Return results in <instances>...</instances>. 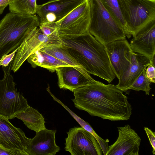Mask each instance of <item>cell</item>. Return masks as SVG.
<instances>
[{
	"instance_id": "obj_1",
	"label": "cell",
	"mask_w": 155,
	"mask_h": 155,
	"mask_svg": "<svg viewBox=\"0 0 155 155\" xmlns=\"http://www.w3.org/2000/svg\"><path fill=\"white\" fill-rule=\"evenodd\" d=\"M75 107L92 116L112 121L127 120L132 114L128 97L116 85L99 81L74 90Z\"/></svg>"
},
{
	"instance_id": "obj_2",
	"label": "cell",
	"mask_w": 155,
	"mask_h": 155,
	"mask_svg": "<svg viewBox=\"0 0 155 155\" xmlns=\"http://www.w3.org/2000/svg\"><path fill=\"white\" fill-rule=\"evenodd\" d=\"M61 47L87 73L112 82L116 76L105 46L89 32L76 36H59Z\"/></svg>"
},
{
	"instance_id": "obj_3",
	"label": "cell",
	"mask_w": 155,
	"mask_h": 155,
	"mask_svg": "<svg viewBox=\"0 0 155 155\" xmlns=\"http://www.w3.org/2000/svg\"><path fill=\"white\" fill-rule=\"evenodd\" d=\"M40 23L35 15L10 12L0 21V60L4 55L17 49Z\"/></svg>"
},
{
	"instance_id": "obj_4",
	"label": "cell",
	"mask_w": 155,
	"mask_h": 155,
	"mask_svg": "<svg viewBox=\"0 0 155 155\" xmlns=\"http://www.w3.org/2000/svg\"><path fill=\"white\" fill-rule=\"evenodd\" d=\"M91 20L89 32L104 46L116 40L126 39L124 28L114 19L100 0H89Z\"/></svg>"
},
{
	"instance_id": "obj_5",
	"label": "cell",
	"mask_w": 155,
	"mask_h": 155,
	"mask_svg": "<svg viewBox=\"0 0 155 155\" xmlns=\"http://www.w3.org/2000/svg\"><path fill=\"white\" fill-rule=\"evenodd\" d=\"M130 38L150 21L155 19V0H118Z\"/></svg>"
},
{
	"instance_id": "obj_6",
	"label": "cell",
	"mask_w": 155,
	"mask_h": 155,
	"mask_svg": "<svg viewBox=\"0 0 155 155\" xmlns=\"http://www.w3.org/2000/svg\"><path fill=\"white\" fill-rule=\"evenodd\" d=\"M13 60L7 67L2 66L4 77L0 80V115L9 120L29 106L26 99L15 88L16 84L11 74Z\"/></svg>"
},
{
	"instance_id": "obj_7",
	"label": "cell",
	"mask_w": 155,
	"mask_h": 155,
	"mask_svg": "<svg viewBox=\"0 0 155 155\" xmlns=\"http://www.w3.org/2000/svg\"><path fill=\"white\" fill-rule=\"evenodd\" d=\"M91 11L89 0L84 2L59 21L49 24L59 36H76L89 32Z\"/></svg>"
},
{
	"instance_id": "obj_8",
	"label": "cell",
	"mask_w": 155,
	"mask_h": 155,
	"mask_svg": "<svg viewBox=\"0 0 155 155\" xmlns=\"http://www.w3.org/2000/svg\"><path fill=\"white\" fill-rule=\"evenodd\" d=\"M62 41L59 36H48L37 28L25 39L19 47L13 59L11 70L17 71L27 58L37 50L50 45L61 46Z\"/></svg>"
},
{
	"instance_id": "obj_9",
	"label": "cell",
	"mask_w": 155,
	"mask_h": 155,
	"mask_svg": "<svg viewBox=\"0 0 155 155\" xmlns=\"http://www.w3.org/2000/svg\"><path fill=\"white\" fill-rule=\"evenodd\" d=\"M64 149L71 155H101L102 151L95 138L82 127H74L67 132Z\"/></svg>"
},
{
	"instance_id": "obj_10",
	"label": "cell",
	"mask_w": 155,
	"mask_h": 155,
	"mask_svg": "<svg viewBox=\"0 0 155 155\" xmlns=\"http://www.w3.org/2000/svg\"><path fill=\"white\" fill-rule=\"evenodd\" d=\"M9 119L0 115V146L16 155H28L27 148L31 139L21 129L15 127Z\"/></svg>"
},
{
	"instance_id": "obj_11",
	"label": "cell",
	"mask_w": 155,
	"mask_h": 155,
	"mask_svg": "<svg viewBox=\"0 0 155 155\" xmlns=\"http://www.w3.org/2000/svg\"><path fill=\"white\" fill-rule=\"evenodd\" d=\"M85 0H52L37 5L36 14L40 24L60 20Z\"/></svg>"
},
{
	"instance_id": "obj_12",
	"label": "cell",
	"mask_w": 155,
	"mask_h": 155,
	"mask_svg": "<svg viewBox=\"0 0 155 155\" xmlns=\"http://www.w3.org/2000/svg\"><path fill=\"white\" fill-rule=\"evenodd\" d=\"M118 138L108 146L106 155H139L141 139L129 124L117 127Z\"/></svg>"
},
{
	"instance_id": "obj_13",
	"label": "cell",
	"mask_w": 155,
	"mask_h": 155,
	"mask_svg": "<svg viewBox=\"0 0 155 155\" xmlns=\"http://www.w3.org/2000/svg\"><path fill=\"white\" fill-rule=\"evenodd\" d=\"M104 46L112 69L118 79L129 65L134 52L126 39L116 40Z\"/></svg>"
},
{
	"instance_id": "obj_14",
	"label": "cell",
	"mask_w": 155,
	"mask_h": 155,
	"mask_svg": "<svg viewBox=\"0 0 155 155\" xmlns=\"http://www.w3.org/2000/svg\"><path fill=\"white\" fill-rule=\"evenodd\" d=\"M55 71L60 88L72 92L77 88L97 81L81 67L64 66L57 68Z\"/></svg>"
},
{
	"instance_id": "obj_15",
	"label": "cell",
	"mask_w": 155,
	"mask_h": 155,
	"mask_svg": "<svg viewBox=\"0 0 155 155\" xmlns=\"http://www.w3.org/2000/svg\"><path fill=\"white\" fill-rule=\"evenodd\" d=\"M133 36L129 44L133 52L155 61V19L146 24Z\"/></svg>"
},
{
	"instance_id": "obj_16",
	"label": "cell",
	"mask_w": 155,
	"mask_h": 155,
	"mask_svg": "<svg viewBox=\"0 0 155 155\" xmlns=\"http://www.w3.org/2000/svg\"><path fill=\"white\" fill-rule=\"evenodd\" d=\"M56 132L46 128L37 132L27 148L28 155H55L60 150L56 143Z\"/></svg>"
},
{
	"instance_id": "obj_17",
	"label": "cell",
	"mask_w": 155,
	"mask_h": 155,
	"mask_svg": "<svg viewBox=\"0 0 155 155\" xmlns=\"http://www.w3.org/2000/svg\"><path fill=\"white\" fill-rule=\"evenodd\" d=\"M150 64L155 65V61L140 54H132L129 65L118 79L117 87L123 91L128 90L143 70Z\"/></svg>"
},
{
	"instance_id": "obj_18",
	"label": "cell",
	"mask_w": 155,
	"mask_h": 155,
	"mask_svg": "<svg viewBox=\"0 0 155 155\" xmlns=\"http://www.w3.org/2000/svg\"><path fill=\"white\" fill-rule=\"evenodd\" d=\"M27 60L33 68L40 66L52 72L54 71L59 67L70 66L41 49L35 51Z\"/></svg>"
},
{
	"instance_id": "obj_19",
	"label": "cell",
	"mask_w": 155,
	"mask_h": 155,
	"mask_svg": "<svg viewBox=\"0 0 155 155\" xmlns=\"http://www.w3.org/2000/svg\"><path fill=\"white\" fill-rule=\"evenodd\" d=\"M30 129L36 133L46 129L45 122L43 116L37 110L30 106L16 116Z\"/></svg>"
},
{
	"instance_id": "obj_20",
	"label": "cell",
	"mask_w": 155,
	"mask_h": 155,
	"mask_svg": "<svg viewBox=\"0 0 155 155\" xmlns=\"http://www.w3.org/2000/svg\"><path fill=\"white\" fill-rule=\"evenodd\" d=\"M36 0H12L8 5L10 12L22 15L36 14Z\"/></svg>"
},
{
	"instance_id": "obj_21",
	"label": "cell",
	"mask_w": 155,
	"mask_h": 155,
	"mask_svg": "<svg viewBox=\"0 0 155 155\" xmlns=\"http://www.w3.org/2000/svg\"><path fill=\"white\" fill-rule=\"evenodd\" d=\"M41 49L70 66L82 67L61 46L50 45L43 48Z\"/></svg>"
},
{
	"instance_id": "obj_22",
	"label": "cell",
	"mask_w": 155,
	"mask_h": 155,
	"mask_svg": "<svg viewBox=\"0 0 155 155\" xmlns=\"http://www.w3.org/2000/svg\"><path fill=\"white\" fill-rule=\"evenodd\" d=\"M100 0L112 16L118 23L124 28L125 32V25L118 0Z\"/></svg>"
},
{
	"instance_id": "obj_23",
	"label": "cell",
	"mask_w": 155,
	"mask_h": 155,
	"mask_svg": "<svg viewBox=\"0 0 155 155\" xmlns=\"http://www.w3.org/2000/svg\"><path fill=\"white\" fill-rule=\"evenodd\" d=\"M143 70L140 75L134 81L128 90L144 91L146 95H149L151 88L150 87L151 82L147 78L145 70Z\"/></svg>"
},
{
	"instance_id": "obj_24",
	"label": "cell",
	"mask_w": 155,
	"mask_h": 155,
	"mask_svg": "<svg viewBox=\"0 0 155 155\" xmlns=\"http://www.w3.org/2000/svg\"><path fill=\"white\" fill-rule=\"evenodd\" d=\"M47 91L52 97L54 100L57 101L66 110L70 113L72 117L76 120L78 123L81 126V127L84 128L85 130L92 134L95 137L97 136V134L94 130L91 127L87 122L85 121L82 119L78 116L72 111L64 104L62 102L56 98L51 92L50 90L49 85H48V87L47 88Z\"/></svg>"
},
{
	"instance_id": "obj_25",
	"label": "cell",
	"mask_w": 155,
	"mask_h": 155,
	"mask_svg": "<svg viewBox=\"0 0 155 155\" xmlns=\"http://www.w3.org/2000/svg\"><path fill=\"white\" fill-rule=\"evenodd\" d=\"M39 28L45 35L48 36H59L56 28L49 24H40Z\"/></svg>"
},
{
	"instance_id": "obj_26",
	"label": "cell",
	"mask_w": 155,
	"mask_h": 155,
	"mask_svg": "<svg viewBox=\"0 0 155 155\" xmlns=\"http://www.w3.org/2000/svg\"><path fill=\"white\" fill-rule=\"evenodd\" d=\"M19 47L9 54L3 55L0 60V66L5 67L8 66L13 59Z\"/></svg>"
},
{
	"instance_id": "obj_27",
	"label": "cell",
	"mask_w": 155,
	"mask_h": 155,
	"mask_svg": "<svg viewBox=\"0 0 155 155\" xmlns=\"http://www.w3.org/2000/svg\"><path fill=\"white\" fill-rule=\"evenodd\" d=\"M144 130L147 135L149 140L152 149V153L153 155L155 153V133L153 132L150 129L147 127H145Z\"/></svg>"
},
{
	"instance_id": "obj_28",
	"label": "cell",
	"mask_w": 155,
	"mask_h": 155,
	"mask_svg": "<svg viewBox=\"0 0 155 155\" xmlns=\"http://www.w3.org/2000/svg\"><path fill=\"white\" fill-rule=\"evenodd\" d=\"M145 70L146 76L151 83H154L155 82V65L150 64L147 66Z\"/></svg>"
},
{
	"instance_id": "obj_29",
	"label": "cell",
	"mask_w": 155,
	"mask_h": 155,
	"mask_svg": "<svg viewBox=\"0 0 155 155\" xmlns=\"http://www.w3.org/2000/svg\"><path fill=\"white\" fill-rule=\"evenodd\" d=\"M12 0H0V15L3 12L5 8L8 5Z\"/></svg>"
},
{
	"instance_id": "obj_30",
	"label": "cell",
	"mask_w": 155,
	"mask_h": 155,
	"mask_svg": "<svg viewBox=\"0 0 155 155\" xmlns=\"http://www.w3.org/2000/svg\"><path fill=\"white\" fill-rule=\"evenodd\" d=\"M14 152L6 150L0 146V155H15Z\"/></svg>"
}]
</instances>
